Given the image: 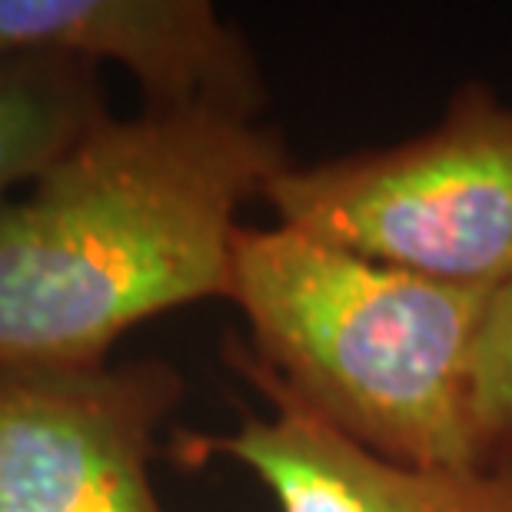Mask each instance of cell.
I'll return each instance as SVG.
<instances>
[{
	"mask_svg": "<svg viewBox=\"0 0 512 512\" xmlns=\"http://www.w3.org/2000/svg\"><path fill=\"white\" fill-rule=\"evenodd\" d=\"M476 439L483 459L512 453V280L489 296L479 336Z\"/></svg>",
	"mask_w": 512,
	"mask_h": 512,
	"instance_id": "8",
	"label": "cell"
},
{
	"mask_svg": "<svg viewBox=\"0 0 512 512\" xmlns=\"http://www.w3.org/2000/svg\"><path fill=\"white\" fill-rule=\"evenodd\" d=\"M260 200L280 227L493 296L512 280V104L489 84H463L433 127L330 160H290Z\"/></svg>",
	"mask_w": 512,
	"mask_h": 512,
	"instance_id": "3",
	"label": "cell"
},
{
	"mask_svg": "<svg viewBox=\"0 0 512 512\" xmlns=\"http://www.w3.org/2000/svg\"><path fill=\"white\" fill-rule=\"evenodd\" d=\"M107 114L104 67L94 60H0V207Z\"/></svg>",
	"mask_w": 512,
	"mask_h": 512,
	"instance_id": "7",
	"label": "cell"
},
{
	"mask_svg": "<svg viewBox=\"0 0 512 512\" xmlns=\"http://www.w3.org/2000/svg\"><path fill=\"white\" fill-rule=\"evenodd\" d=\"M223 360L263 396L220 433L180 429L170 456L187 466L233 463L263 486L276 512H512V453L459 469H409L366 453L266 376L240 340Z\"/></svg>",
	"mask_w": 512,
	"mask_h": 512,
	"instance_id": "5",
	"label": "cell"
},
{
	"mask_svg": "<svg viewBox=\"0 0 512 512\" xmlns=\"http://www.w3.org/2000/svg\"><path fill=\"white\" fill-rule=\"evenodd\" d=\"M47 54L127 70L143 107L263 117L270 100L250 40L207 0H0V60Z\"/></svg>",
	"mask_w": 512,
	"mask_h": 512,
	"instance_id": "6",
	"label": "cell"
},
{
	"mask_svg": "<svg viewBox=\"0 0 512 512\" xmlns=\"http://www.w3.org/2000/svg\"><path fill=\"white\" fill-rule=\"evenodd\" d=\"M230 303L247 323L250 360L350 443L409 469L483 463L476 360L486 293L270 223L233 237Z\"/></svg>",
	"mask_w": 512,
	"mask_h": 512,
	"instance_id": "2",
	"label": "cell"
},
{
	"mask_svg": "<svg viewBox=\"0 0 512 512\" xmlns=\"http://www.w3.org/2000/svg\"><path fill=\"white\" fill-rule=\"evenodd\" d=\"M183 396L157 356L0 373V512H170L153 459Z\"/></svg>",
	"mask_w": 512,
	"mask_h": 512,
	"instance_id": "4",
	"label": "cell"
},
{
	"mask_svg": "<svg viewBox=\"0 0 512 512\" xmlns=\"http://www.w3.org/2000/svg\"><path fill=\"white\" fill-rule=\"evenodd\" d=\"M286 163L263 117L107 114L0 207V373L104 366L140 323L230 303L240 210Z\"/></svg>",
	"mask_w": 512,
	"mask_h": 512,
	"instance_id": "1",
	"label": "cell"
}]
</instances>
